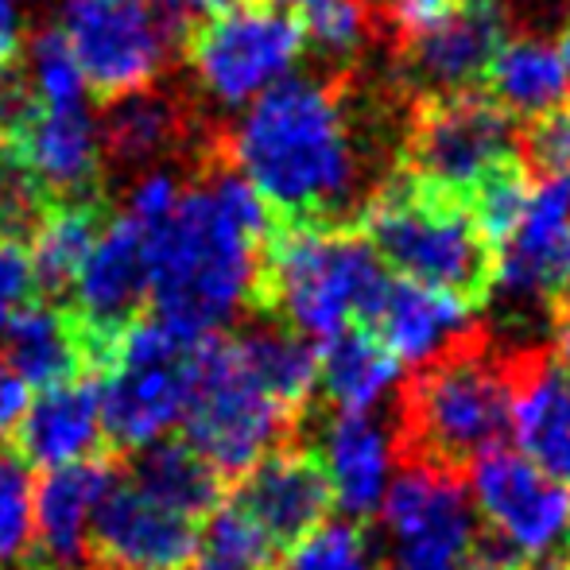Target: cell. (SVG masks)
Listing matches in <instances>:
<instances>
[{
	"instance_id": "cell-14",
	"label": "cell",
	"mask_w": 570,
	"mask_h": 570,
	"mask_svg": "<svg viewBox=\"0 0 570 570\" xmlns=\"http://www.w3.org/2000/svg\"><path fill=\"white\" fill-rule=\"evenodd\" d=\"M198 551H203L198 520L151 501L125 478L120 465L86 532L90 570H195Z\"/></svg>"
},
{
	"instance_id": "cell-5",
	"label": "cell",
	"mask_w": 570,
	"mask_h": 570,
	"mask_svg": "<svg viewBox=\"0 0 570 570\" xmlns=\"http://www.w3.org/2000/svg\"><path fill=\"white\" fill-rule=\"evenodd\" d=\"M365 237L400 279L481 303L489 292V245L470 203L400 175L365 198Z\"/></svg>"
},
{
	"instance_id": "cell-18",
	"label": "cell",
	"mask_w": 570,
	"mask_h": 570,
	"mask_svg": "<svg viewBox=\"0 0 570 570\" xmlns=\"http://www.w3.org/2000/svg\"><path fill=\"white\" fill-rule=\"evenodd\" d=\"M473 311L478 303L454 292H439L415 279H389L381 299L368 311L365 331L396 361L420 368L478 334Z\"/></svg>"
},
{
	"instance_id": "cell-12",
	"label": "cell",
	"mask_w": 570,
	"mask_h": 570,
	"mask_svg": "<svg viewBox=\"0 0 570 570\" xmlns=\"http://www.w3.org/2000/svg\"><path fill=\"white\" fill-rule=\"evenodd\" d=\"M489 287L512 303L570 299V171L528 175L520 214L489 245Z\"/></svg>"
},
{
	"instance_id": "cell-33",
	"label": "cell",
	"mask_w": 570,
	"mask_h": 570,
	"mask_svg": "<svg viewBox=\"0 0 570 570\" xmlns=\"http://www.w3.org/2000/svg\"><path fill=\"white\" fill-rule=\"evenodd\" d=\"M303 39L331 59H353L373 39L376 12L368 0H307L303 4Z\"/></svg>"
},
{
	"instance_id": "cell-4",
	"label": "cell",
	"mask_w": 570,
	"mask_h": 570,
	"mask_svg": "<svg viewBox=\"0 0 570 570\" xmlns=\"http://www.w3.org/2000/svg\"><path fill=\"white\" fill-rule=\"evenodd\" d=\"M384 284L389 272L365 233L338 222H292L264 245L256 307L303 338L331 342L353 318L365 323Z\"/></svg>"
},
{
	"instance_id": "cell-45",
	"label": "cell",
	"mask_w": 570,
	"mask_h": 570,
	"mask_svg": "<svg viewBox=\"0 0 570 570\" xmlns=\"http://www.w3.org/2000/svg\"><path fill=\"white\" fill-rule=\"evenodd\" d=\"M253 4H264V8H279V12H287V8H295V4H307V0H253Z\"/></svg>"
},
{
	"instance_id": "cell-39",
	"label": "cell",
	"mask_w": 570,
	"mask_h": 570,
	"mask_svg": "<svg viewBox=\"0 0 570 570\" xmlns=\"http://www.w3.org/2000/svg\"><path fill=\"white\" fill-rule=\"evenodd\" d=\"M458 4L462 0H389L384 4V20L392 28V39H404L439 23L443 16H451Z\"/></svg>"
},
{
	"instance_id": "cell-35",
	"label": "cell",
	"mask_w": 570,
	"mask_h": 570,
	"mask_svg": "<svg viewBox=\"0 0 570 570\" xmlns=\"http://www.w3.org/2000/svg\"><path fill=\"white\" fill-rule=\"evenodd\" d=\"M203 548L210 559L229 567H245V570H272V559H276V543L264 535V528L248 517L240 504H218L206 520L203 532Z\"/></svg>"
},
{
	"instance_id": "cell-31",
	"label": "cell",
	"mask_w": 570,
	"mask_h": 570,
	"mask_svg": "<svg viewBox=\"0 0 570 570\" xmlns=\"http://www.w3.org/2000/svg\"><path fill=\"white\" fill-rule=\"evenodd\" d=\"M276 570H384L361 520H326L287 548Z\"/></svg>"
},
{
	"instance_id": "cell-3",
	"label": "cell",
	"mask_w": 570,
	"mask_h": 570,
	"mask_svg": "<svg viewBox=\"0 0 570 570\" xmlns=\"http://www.w3.org/2000/svg\"><path fill=\"white\" fill-rule=\"evenodd\" d=\"M396 465H435L470 478L473 462L501 451L512 435L509 353H493L485 334L428 361L400 384L392 415Z\"/></svg>"
},
{
	"instance_id": "cell-37",
	"label": "cell",
	"mask_w": 570,
	"mask_h": 570,
	"mask_svg": "<svg viewBox=\"0 0 570 570\" xmlns=\"http://www.w3.org/2000/svg\"><path fill=\"white\" fill-rule=\"evenodd\" d=\"M528 151L540 171H570V106L535 120L528 132Z\"/></svg>"
},
{
	"instance_id": "cell-34",
	"label": "cell",
	"mask_w": 570,
	"mask_h": 570,
	"mask_svg": "<svg viewBox=\"0 0 570 570\" xmlns=\"http://www.w3.org/2000/svg\"><path fill=\"white\" fill-rule=\"evenodd\" d=\"M51 195L39 187L36 175L23 167V159L0 140V240L28 245L36 229L43 226L51 210Z\"/></svg>"
},
{
	"instance_id": "cell-32",
	"label": "cell",
	"mask_w": 570,
	"mask_h": 570,
	"mask_svg": "<svg viewBox=\"0 0 570 570\" xmlns=\"http://www.w3.org/2000/svg\"><path fill=\"white\" fill-rule=\"evenodd\" d=\"M39 106H86V78L62 28H43L28 43V70H20Z\"/></svg>"
},
{
	"instance_id": "cell-30",
	"label": "cell",
	"mask_w": 570,
	"mask_h": 570,
	"mask_svg": "<svg viewBox=\"0 0 570 570\" xmlns=\"http://www.w3.org/2000/svg\"><path fill=\"white\" fill-rule=\"evenodd\" d=\"M36 556V481L16 451H0V570H31Z\"/></svg>"
},
{
	"instance_id": "cell-24",
	"label": "cell",
	"mask_w": 570,
	"mask_h": 570,
	"mask_svg": "<svg viewBox=\"0 0 570 570\" xmlns=\"http://www.w3.org/2000/svg\"><path fill=\"white\" fill-rule=\"evenodd\" d=\"M485 78L497 106L509 117H524L532 125L559 114L570 101V70L559 55V43L528 36V31L501 39Z\"/></svg>"
},
{
	"instance_id": "cell-42",
	"label": "cell",
	"mask_w": 570,
	"mask_h": 570,
	"mask_svg": "<svg viewBox=\"0 0 570 570\" xmlns=\"http://www.w3.org/2000/svg\"><path fill=\"white\" fill-rule=\"evenodd\" d=\"M528 570H570V540L556 551V556L540 559V563H528Z\"/></svg>"
},
{
	"instance_id": "cell-6",
	"label": "cell",
	"mask_w": 570,
	"mask_h": 570,
	"mask_svg": "<svg viewBox=\"0 0 570 570\" xmlns=\"http://www.w3.org/2000/svg\"><path fill=\"white\" fill-rule=\"evenodd\" d=\"M190 368L195 376L183 415V439L222 473L226 485H237L261 458L299 439L303 420L248 376L233 338H203L195 345Z\"/></svg>"
},
{
	"instance_id": "cell-27",
	"label": "cell",
	"mask_w": 570,
	"mask_h": 570,
	"mask_svg": "<svg viewBox=\"0 0 570 570\" xmlns=\"http://www.w3.org/2000/svg\"><path fill=\"white\" fill-rule=\"evenodd\" d=\"M400 384V361L368 331H342L318 350V389L331 412L368 415Z\"/></svg>"
},
{
	"instance_id": "cell-40",
	"label": "cell",
	"mask_w": 570,
	"mask_h": 570,
	"mask_svg": "<svg viewBox=\"0 0 570 570\" xmlns=\"http://www.w3.org/2000/svg\"><path fill=\"white\" fill-rule=\"evenodd\" d=\"M28 412V381L16 373L0 353V439H8L16 431V423Z\"/></svg>"
},
{
	"instance_id": "cell-16",
	"label": "cell",
	"mask_w": 570,
	"mask_h": 570,
	"mask_svg": "<svg viewBox=\"0 0 570 570\" xmlns=\"http://www.w3.org/2000/svg\"><path fill=\"white\" fill-rule=\"evenodd\" d=\"M233 504L248 512L264 528L276 548H292L318 524H326L334 512V489L323 470V458L303 439L279 446L253 465L233 485Z\"/></svg>"
},
{
	"instance_id": "cell-13",
	"label": "cell",
	"mask_w": 570,
	"mask_h": 570,
	"mask_svg": "<svg viewBox=\"0 0 570 570\" xmlns=\"http://www.w3.org/2000/svg\"><path fill=\"white\" fill-rule=\"evenodd\" d=\"M470 485L473 509L489 524V532L517 548L528 563L556 556L570 540V485L540 470L528 454L501 446L478 458Z\"/></svg>"
},
{
	"instance_id": "cell-21",
	"label": "cell",
	"mask_w": 570,
	"mask_h": 570,
	"mask_svg": "<svg viewBox=\"0 0 570 570\" xmlns=\"http://www.w3.org/2000/svg\"><path fill=\"white\" fill-rule=\"evenodd\" d=\"M12 443L16 454L39 470H59V465L106 454L109 446L106 428H101V381L86 376V381L47 389L16 423Z\"/></svg>"
},
{
	"instance_id": "cell-19",
	"label": "cell",
	"mask_w": 570,
	"mask_h": 570,
	"mask_svg": "<svg viewBox=\"0 0 570 570\" xmlns=\"http://www.w3.org/2000/svg\"><path fill=\"white\" fill-rule=\"evenodd\" d=\"M120 462L125 458L106 451L82 458V462L59 465V470H47L36 481V556H31V570H82L94 509L117 481Z\"/></svg>"
},
{
	"instance_id": "cell-2",
	"label": "cell",
	"mask_w": 570,
	"mask_h": 570,
	"mask_svg": "<svg viewBox=\"0 0 570 570\" xmlns=\"http://www.w3.org/2000/svg\"><path fill=\"white\" fill-rule=\"evenodd\" d=\"M226 159L248 187L295 222H334L361 203L365 151L338 82L287 75L245 106Z\"/></svg>"
},
{
	"instance_id": "cell-20",
	"label": "cell",
	"mask_w": 570,
	"mask_h": 570,
	"mask_svg": "<svg viewBox=\"0 0 570 570\" xmlns=\"http://www.w3.org/2000/svg\"><path fill=\"white\" fill-rule=\"evenodd\" d=\"M509 368L512 435L540 470L570 485V368L535 345L509 353Z\"/></svg>"
},
{
	"instance_id": "cell-41",
	"label": "cell",
	"mask_w": 570,
	"mask_h": 570,
	"mask_svg": "<svg viewBox=\"0 0 570 570\" xmlns=\"http://www.w3.org/2000/svg\"><path fill=\"white\" fill-rule=\"evenodd\" d=\"M551 326H556V361L563 368H570V299H563L556 307V318H551Z\"/></svg>"
},
{
	"instance_id": "cell-23",
	"label": "cell",
	"mask_w": 570,
	"mask_h": 570,
	"mask_svg": "<svg viewBox=\"0 0 570 570\" xmlns=\"http://www.w3.org/2000/svg\"><path fill=\"white\" fill-rule=\"evenodd\" d=\"M101 159L117 171H151V164L175 156L190 136V109L175 94L136 90L106 101V120L98 128Z\"/></svg>"
},
{
	"instance_id": "cell-36",
	"label": "cell",
	"mask_w": 570,
	"mask_h": 570,
	"mask_svg": "<svg viewBox=\"0 0 570 570\" xmlns=\"http://www.w3.org/2000/svg\"><path fill=\"white\" fill-rule=\"evenodd\" d=\"M39 303L36 268H31L28 245L20 240H0V334L16 315Z\"/></svg>"
},
{
	"instance_id": "cell-15",
	"label": "cell",
	"mask_w": 570,
	"mask_h": 570,
	"mask_svg": "<svg viewBox=\"0 0 570 570\" xmlns=\"http://www.w3.org/2000/svg\"><path fill=\"white\" fill-rule=\"evenodd\" d=\"M0 140L23 159L51 203H101L106 159L86 106L51 109L31 98L8 125H0Z\"/></svg>"
},
{
	"instance_id": "cell-11",
	"label": "cell",
	"mask_w": 570,
	"mask_h": 570,
	"mask_svg": "<svg viewBox=\"0 0 570 570\" xmlns=\"http://www.w3.org/2000/svg\"><path fill=\"white\" fill-rule=\"evenodd\" d=\"M59 28L101 101L148 90L175 43L148 0H62Z\"/></svg>"
},
{
	"instance_id": "cell-43",
	"label": "cell",
	"mask_w": 570,
	"mask_h": 570,
	"mask_svg": "<svg viewBox=\"0 0 570 570\" xmlns=\"http://www.w3.org/2000/svg\"><path fill=\"white\" fill-rule=\"evenodd\" d=\"M559 55H563V62H567V70H570V16H567L563 31H559Z\"/></svg>"
},
{
	"instance_id": "cell-22",
	"label": "cell",
	"mask_w": 570,
	"mask_h": 570,
	"mask_svg": "<svg viewBox=\"0 0 570 570\" xmlns=\"http://www.w3.org/2000/svg\"><path fill=\"white\" fill-rule=\"evenodd\" d=\"M318 458L331 478L334 504L350 520H365L381 512L384 489H389V462H392V435L368 415H342L326 420Z\"/></svg>"
},
{
	"instance_id": "cell-44",
	"label": "cell",
	"mask_w": 570,
	"mask_h": 570,
	"mask_svg": "<svg viewBox=\"0 0 570 570\" xmlns=\"http://www.w3.org/2000/svg\"><path fill=\"white\" fill-rule=\"evenodd\" d=\"M195 570H245V567H229V563H218V559L203 556V559L195 563Z\"/></svg>"
},
{
	"instance_id": "cell-8",
	"label": "cell",
	"mask_w": 570,
	"mask_h": 570,
	"mask_svg": "<svg viewBox=\"0 0 570 570\" xmlns=\"http://www.w3.org/2000/svg\"><path fill=\"white\" fill-rule=\"evenodd\" d=\"M404 156L412 179L470 203L493 175L517 164V132L493 98L435 94L412 109Z\"/></svg>"
},
{
	"instance_id": "cell-17",
	"label": "cell",
	"mask_w": 570,
	"mask_h": 570,
	"mask_svg": "<svg viewBox=\"0 0 570 570\" xmlns=\"http://www.w3.org/2000/svg\"><path fill=\"white\" fill-rule=\"evenodd\" d=\"M504 39V16L493 0H462L451 16L415 36L396 39V55L407 78L435 94H462L489 70Z\"/></svg>"
},
{
	"instance_id": "cell-10",
	"label": "cell",
	"mask_w": 570,
	"mask_h": 570,
	"mask_svg": "<svg viewBox=\"0 0 570 570\" xmlns=\"http://www.w3.org/2000/svg\"><path fill=\"white\" fill-rule=\"evenodd\" d=\"M465 481L435 465H400L381 501L389 535L384 570H458L478 548V509Z\"/></svg>"
},
{
	"instance_id": "cell-26",
	"label": "cell",
	"mask_w": 570,
	"mask_h": 570,
	"mask_svg": "<svg viewBox=\"0 0 570 570\" xmlns=\"http://www.w3.org/2000/svg\"><path fill=\"white\" fill-rule=\"evenodd\" d=\"M125 478L136 489L151 497V501L167 504V509L183 512L190 520L210 517L226 497V481L222 473L206 462L187 439H156L144 451L128 454Z\"/></svg>"
},
{
	"instance_id": "cell-29",
	"label": "cell",
	"mask_w": 570,
	"mask_h": 570,
	"mask_svg": "<svg viewBox=\"0 0 570 570\" xmlns=\"http://www.w3.org/2000/svg\"><path fill=\"white\" fill-rule=\"evenodd\" d=\"M101 229H106V203H55L47 210L43 226L28 240L39 295L67 299Z\"/></svg>"
},
{
	"instance_id": "cell-1",
	"label": "cell",
	"mask_w": 570,
	"mask_h": 570,
	"mask_svg": "<svg viewBox=\"0 0 570 570\" xmlns=\"http://www.w3.org/2000/svg\"><path fill=\"white\" fill-rule=\"evenodd\" d=\"M272 206L229 164H210L151 229V315L187 338L222 334L261 295Z\"/></svg>"
},
{
	"instance_id": "cell-7",
	"label": "cell",
	"mask_w": 570,
	"mask_h": 570,
	"mask_svg": "<svg viewBox=\"0 0 570 570\" xmlns=\"http://www.w3.org/2000/svg\"><path fill=\"white\" fill-rule=\"evenodd\" d=\"M198 342L183 338L159 315H140L120 334L114 368L101 376V428L117 458L144 451L183 423Z\"/></svg>"
},
{
	"instance_id": "cell-38",
	"label": "cell",
	"mask_w": 570,
	"mask_h": 570,
	"mask_svg": "<svg viewBox=\"0 0 570 570\" xmlns=\"http://www.w3.org/2000/svg\"><path fill=\"white\" fill-rule=\"evenodd\" d=\"M148 4H151V12L159 16V23L167 28V36H171L175 43H187L190 31L203 28L214 16L229 12L240 0H148Z\"/></svg>"
},
{
	"instance_id": "cell-28",
	"label": "cell",
	"mask_w": 570,
	"mask_h": 570,
	"mask_svg": "<svg viewBox=\"0 0 570 570\" xmlns=\"http://www.w3.org/2000/svg\"><path fill=\"white\" fill-rule=\"evenodd\" d=\"M237 357L276 404L303 420L318 389V350L287 326H248L237 338Z\"/></svg>"
},
{
	"instance_id": "cell-9",
	"label": "cell",
	"mask_w": 570,
	"mask_h": 570,
	"mask_svg": "<svg viewBox=\"0 0 570 570\" xmlns=\"http://www.w3.org/2000/svg\"><path fill=\"white\" fill-rule=\"evenodd\" d=\"M183 47L198 90L222 109H245L292 75L307 39L303 23L279 8L233 4L190 31Z\"/></svg>"
},
{
	"instance_id": "cell-25",
	"label": "cell",
	"mask_w": 570,
	"mask_h": 570,
	"mask_svg": "<svg viewBox=\"0 0 570 570\" xmlns=\"http://www.w3.org/2000/svg\"><path fill=\"white\" fill-rule=\"evenodd\" d=\"M4 361L36 389H59L90 376L86 342L75 315L55 303H31L23 315H16L0 334Z\"/></svg>"
}]
</instances>
